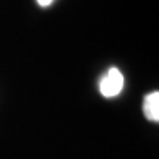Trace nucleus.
Listing matches in <instances>:
<instances>
[{"label":"nucleus","instance_id":"nucleus-3","mask_svg":"<svg viewBox=\"0 0 159 159\" xmlns=\"http://www.w3.org/2000/svg\"><path fill=\"white\" fill-rule=\"evenodd\" d=\"M52 2H54V0H38V3H39L41 7H49Z\"/></svg>","mask_w":159,"mask_h":159},{"label":"nucleus","instance_id":"nucleus-2","mask_svg":"<svg viewBox=\"0 0 159 159\" xmlns=\"http://www.w3.org/2000/svg\"><path fill=\"white\" fill-rule=\"evenodd\" d=\"M143 114L149 122H159V93L153 91L143 99Z\"/></svg>","mask_w":159,"mask_h":159},{"label":"nucleus","instance_id":"nucleus-1","mask_svg":"<svg viewBox=\"0 0 159 159\" xmlns=\"http://www.w3.org/2000/svg\"><path fill=\"white\" fill-rule=\"evenodd\" d=\"M124 89V75L119 68H109V71L101 78L99 91L104 98H115Z\"/></svg>","mask_w":159,"mask_h":159}]
</instances>
